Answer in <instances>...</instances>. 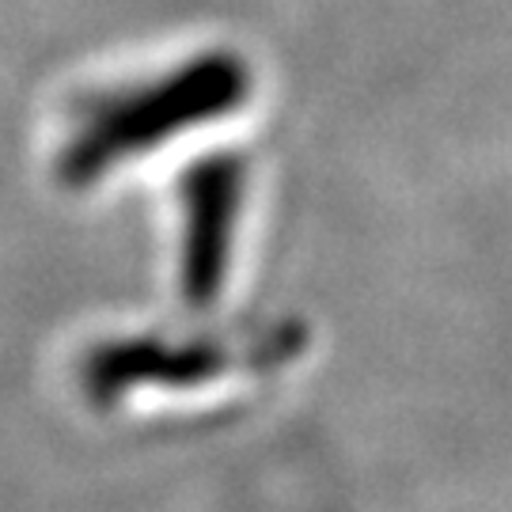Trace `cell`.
Here are the masks:
<instances>
[{"label":"cell","mask_w":512,"mask_h":512,"mask_svg":"<svg viewBox=\"0 0 512 512\" xmlns=\"http://www.w3.org/2000/svg\"><path fill=\"white\" fill-rule=\"evenodd\" d=\"M251 69L232 50H213L148 84L88 99L57 156L61 183L80 190L110 175L122 160L145 156L186 129L224 118L247 103Z\"/></svg>","instance_id":"cell-1"},{"label":"cell","mask_w":512,"mask_h":512,"mask_svg":"<svg viewBox=\"0 0 512 512\" xmlns=\"http://www.w3.org/2000/svg\"><path fill=\"white\" fill-rule=\"evenodd\" d=\"M304 346L300 323H277V327L243 330L236 338L202 334V338H114L95 346L80 380L88 399L99 406L118 403L137 387H194L232 368H274L296 357Z\"/></svg>","instance_id":"cell-2"},{"label":"cell","mask_w":512,"mask_h":512,"mask_svg":"<svg viewBox=\"0 0 512 512\" xmlns=\"http://www.w3.org/2000/svg\"><path fill=\"white\" fill-rule=\"evenodd\" d=\"M243 194H247V164L232 152L205 156L183 175L179 289L190 308H209L228 281Z\"/></svg>","instance_id":"cell-3"}]
</instances>
